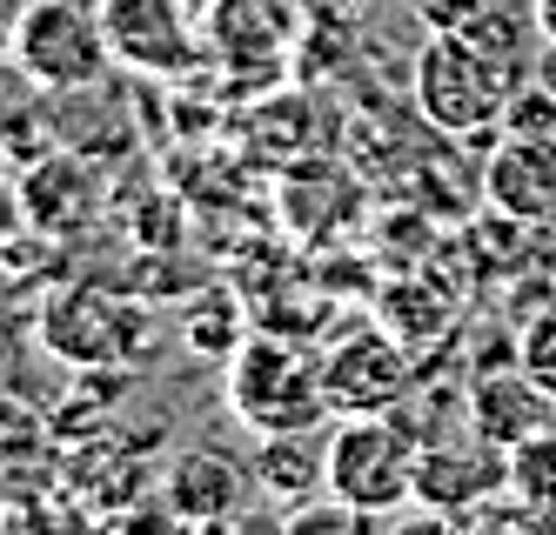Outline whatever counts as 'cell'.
<instances>
[{
    "label": "cell",
    "instance_id": "cell-16",
    "mask_svg": "<svg viewBox=\"0 0 556 535\" xmlns=\"http://www.w3.org/2000/svg\"><path fill=\"white\" fill-rule=\"evenodd\" d=\"M450 315H456V302H450L443 281H395V288H382V328H395L409 348L429 342V335H443Z\"/></svg>",
    "mask_w": 556,
    "mask_h": 535
},
{
    "label": "cell",
    "instance_id": "cell-2",
    "mask_svg": "<svg viewBox=\"0 0 556 535\" xmlns=\"http://www.w3.org/2000/svg\"><path fill=\"white\" fill-rule=\"evenodd\" d=\"M516 67L490 61L483 48H469L456 34H429L416 48V67H409V101L416 114L429 120L435 135L450 141H490L503 135V107L516 94Z\"/></svg>",
    "mask_w": 556,
    "mask_h": 535
},
{
    "label": "cell",
    "instance_id": "cell-18",
    "mask_svg": "<svg viewBox=\"0 0 556 535\" xmlns=\"http://www.w3.org/2000/svg\"><path fill=\"white\" fill-rule=\"evenodd\" d=\"M282 535H382L389 528V515H369V509H355V502H342V496H308V502H295V509H282V522H275Z\"/></svg>",
    "mask_w": 556,
    "mask_h": 535
},
{
    "label": "cell",
    "instance_id": "cell-17",
    "mask_svg": "<svg viewBox=\"0 0 556 535\" xmlns=\"http://www.w3.org/2000/svg\"><path fill=\"white\" fill-rule=\"evenodd\" d=\"M249 335H255V328H242V302H235L228 288H208V295L188 302V321H181L188 355H215V361L228 368V355L242 348Z\"/></svg>",
    "mask_w": 556,
    "mask_h": 535
},
{
    "label": "cell",
    "instance_id": "cell-12",
    "mask_svg": "<svg viewBox=\"0 0 556 535\" xmlns=\"http://www.w3.org/2000/svg\"><path fill=\"white\" fill-rule=\"evenodd\" d=\"M463 408H469V429L476 435H490L496 448H516V442H530L556 422V402L523 375V368H476V375L463 382Z\"/></svg>",
    "mask_w": 556,
    "mask_h": 535
},
{
    "label": "cell",
    "instance_id": "cell-22",
    "mask_svg": "<svg viewBox=\"0 0 556 535\" xmlns=\"http://www.w3.org/2000/svg\"><path fill=\"white\" fill-rule=\"evenodd\" d=\"M503 135H556V94L523 74L516 94H509V107H503Z\"/></svg>",
    "mask_w": 556,
    "mask_h": 535
},
{
    "label": "cell",
    "instance_id": "cell-23",
    "mask_svg": "<svg viewBox=\"0 0 556 535\" xmlns=\"http://www.w3.org/2000/svg\"><path fill=\"white\" fill-rule=\"evenodd\" d=\"M382 535H476V515H456V509H435V502H409L395 509Z\"/></svg>",
    "mask_w": 556,
    "mask_h": 535
},
{
    "label": "cell",
    "instance_id": "cell-6",
    "mask_svg": "<svg viewBox=\"0 0 556 535\" xmlns=\"http://www.w3.org/2000/svg\"><path fill=\"white\" fill-rule=\"evenodd\" d=\"M509 496V448H496L490 435H476L469 416L422 435V456H416V502L435 509H456L476 515L483 502Z\"/></svg>",
    "mask_w": 556,
    "mask_h": 535
},
{
    "label": "cell",
    "instance_id": "cell-1",
    "mask_svg": "<svg viewBox=\"0 0 556 535\" xmlns=\"http://www.w3.org/2000/svg\"><path fill=\"white\" fill-rule=\"evenodd\" d=\"M222 402L255 442L262 435H302V429H329L336 408L323 388V355H308L302 342L255 328V335L228 355L222 375Z\"/></svg>",
    "mask_w": 556,
    "mask_h": 535
},
{
    "label": "cell",
    "instance_id": "cell-4",
    "mask_svg": "<svg viewBox=\"0 0 556 535\" xmlns=\"http://www.w3.org/2000/svg\"><path fill=\"white\" fill-rule=\"evenodd\" d=\"M14 67L41 94H94L114 74L101 8H88V0H27L14 34Z\"/></svg>",
    "mask_w": 556,
    "mask_h": 535
},
{
    "label": "cell",
    "instance_id": "cell-26",
    "mask_svg": "<svg viewBox=\"0 0 556 535\" xmlns=\"http://www.w3.org/2000/svg\"><path fill=\"white\" fill-rule=\"evenodd\" d=\"M21 8H27V0H0V61H14V34H21Z\"/></svg>",
    "mask_w": 556,
    "mask_h": 535
},
{
    "label": "cell",
    "instance_id": "cell-20",
    "mask_svg": "<svg viewBox=\"0 0 556 535\" xmlns=\"http://www.w3.org/2000/svg\"><path fill=\"white\" fill-rule=\"evenodd\" d=\"M509 496H530V502L556 509V422L509 448Z\"/></svg>",
    "mask_w": 556,
    "mask_h": 535
},
{
    "label": "cell",
    "instance_id": "cell-25",
    "mask_svg": "<svg viewBox=\"0 0 556 535\" xmlns=\"http://www.w3.org/2000/svg\"><path fill=\"white\" fill-rule=\"evenodd\" d=\"M530 80L556 94V40H536V54H530Z\"/></svg>",
    "mask_w": 556,
    "mask_h": 535
},
{
    "label": "cell",
    "instance_id": "cell-28",
    "mask_svg": "<svg viewBox=\"0 0 556 535\" xmlns=\"http://www.w3.org/2000/svg\"><path fill=\"white\" fill-rule=\"evenodd\" d=\"M530 14H536V34L556 40V0H530Z\"/></svg>",
    "mask_w": 556,
    "mask_h": 535
},
{
    "label": "cell",
    "instance_id": "cell-27",
    "mask_svg": "<svg viewBox=\"0 0 556 535\" xmlns=\"http://www.w3.org/2000/svg\"><path fill=\"white\" fill-rule=\"evenodd\" d=\"M21 335H27V321L14 308H0V361H14L21 355Z\"/></svg>",
    "mask_w": 556,
    "mask_h": 535
},
{
    "label": "cell",
    "instance_id": "cell-19",
    "mask_svg": "<svg viewBox=\"0 0 556 535\" xmlns=\"http://www.w3.org/2000/svg\"><path fill=\"white\" fill-rule=\"evenodd\" d=\"M516 368H523V375L556 402V288L523 321H516Z\"/></svg>",
    "mask_w": 556,
    "mask_h": 535
},
{
    "label": "cell",
    "instance_id": "cell-21",
    "mask_svg": "<svg viewBox=\"0 0 556 535\" xmlns=\"http://www.w3.org/2000/svg\"><path fill=\"white\" fill-rule=\"evenodd\" d=\"M476 535H556V509L530 496H496L476 509Z\"/></svg>",
    "mask_w": 556,
    "mask_h": 535
},
{
    "label": "cell",
    "instance_id": "cell-5",
    "mask_svg": "<svg viewBox=\"0 0 556 535\" xmlns=\"http://www.w3.org/2000/svg\"><path fill=\"white\" fill-rule=\"evenodd\" d=\"M323 388H329L336 416H395V408L422 388L416 348L382 321L349 328V335L323 355Z\"/></svg>",
    "mask_w": 556,
    "mask_h": 535
},
{
    "label": "cell",
    "instance_id": "cell-24",
    "mask_svg": "<svg viewBox=\"0 0 556 535\" xmlns=\"http://www.w3.org/2000/svg\"><path fill=\"white\" fill-rule=\"evenodd\" d=\"M188 535H282L275 522H255L249 509L242 515H228V522H202V528H188Z\"/></svg>",
    "mask_w": 556,
    "mask_h": 535
},
{
    "label": "cell",
    "instance_id": "cell-9",
    "mask_svg": "<svg viewBox=\"0 0 556 535\" xmlns=\"http://www.w3.org/2000/svg\"><path fill=\"white\" fill-rule=\"evenodd\" d=\"M154 496H162L188 528L228 522V515H242L255 502V469L242 456H228V448H215V442H194L181 456H168V469L154 475Z\"/></svg>",
    "mask_w": 556,
    "mask_h": 535
},
{
    "label": "cell",
    "instance_id": "cell-8",
    "mask_svg": "<svg viewBox=\"0 0 556 535\" xmlns=\"http://www.w3.org/2000/svg\"><path fill=\"white\" fill-rule=\"evenodd\" d=\"M101 34L114 67L141 80H175L194 67V27L181 0H101Z\"/></svg>",
    "mask_w": 556,
    "mask_h": 535
},
{
    "label": "cell",
    "instance_id": "cell-10",
    "mask_svg": "<svg viewBox=\"0 0 556 535\" xmlns=\"http://www.w3.org/2000/svg\"><path fill=\"white\" fill-rule=\"evenodd\" d=\"M483 201L516 228H556V135H496L483 154Z\"/></svg>",
    "mask_w": 556,
    "mask_h": 535
},
{
    "label": "cell",
    "instance_id": "cell-7",
    "mask_svg": "<svg viewBox=\"0 0 556 535\" xmlns=\"http://www.w3.org/2000/svg\"><path fill=\"white\" fill-rule=\"evenodd\" d=\"M41 335L67 361H135L148 348V315L101 288H67L41 308Z\"/></svg>",
    "mask_w": 556,
    "mask_h": 535
},
{
    "label": "cell",
    "instance_id": "cell-13",
    "mask_svg": "<svg viewBox=\"0 0 556 535\" xmlns=\"http://www.w3.org/2000/svg\"><path fill=\"white\" fill-rule=\"evenodd\" d=\"M148 482L154 475L141 462V442L114 435V429H101V442H81L67 456V496L101 509V515H122V509L148 502Z\"/></svg>",
    "mask_w": 556,
    "mask_h": 535
},
{
    "label": "cell",
    "instance_id": "cell-11",
    "mask_svg": "<svg viewBox=\"0 0 556 535\" xmlns=\"http://www.w3.org/2000/svg\"><path fill=\"white\" fill-rule=\"evenodd\" d=\"M429 14V34H456L469 48H483L490 61L530 74V54H536V14L523 0H416Z\"/></svg>",
    "mask_w": 556,
    "mask_h": 535
},
{
    "label": "cell",
    "instance_id": "cell-15",
    "mask_svg": "<svg viewBox=\"0 0 556 535\" xmlns=\"http://www.w3.org/2000/svg\"><path fill=\"white\" fill-rule=\"evenodd\" d=\"M249 469H255V496L262 502L295 509V502H308V496H323V488H329V435H315V429H302V435H262Z\"/></svg>",
    "mask_w": 556,
    "mask_h": 535
},
{
    "label": "cell",
    "instance_id": "cell-3",
    "mask_svg": "<svg viewBox=\"0 0 556 535\" xmlns=\"http://www.w3.org/2000/svg\"><path fill=\"white\" fill-rule=\"evenodd\" d=\"M416 456H422V442L403 422V408L395 416H336L329 422V496L369 509V515L409 509Z\"/></svg>",
    "mask_w": 556,
    "mask_h": 535
},
{
    "label": "cell",
    "instance_id": "cell-14",
    "mask_svg": "<svg viewBox=\"0 0 556 535\" xmlns=\"http://www.w3.org/2000/svg\"><path fill=\"white\" fill-rule=\"evenodd\" d=\"M14 188H21V215L34 228H48V234H67V228H81V221L101 215V188H94L81 154H41V161H27V175Z\"/></svg>",
    "mask_w": 556,
    "mask_h": 535
}]
</instances>
